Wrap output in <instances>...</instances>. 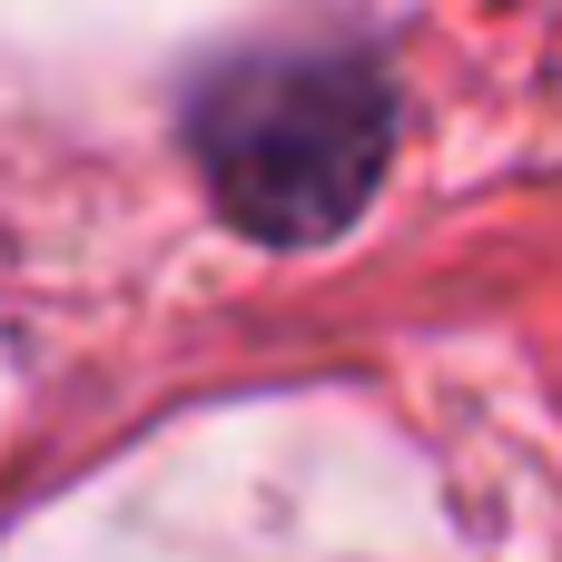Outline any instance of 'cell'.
<instances>
[{
    "instance_id": "1",
    "label": "cell",
    "mask_w": 562,
    "mask_h": 562,
    "mask_svg": "<svg viewBox=\"0 0 562 562\" xmlns=\"http://www.w3.org/2000/svg\"><path fill=\"white\" fill-rule=\"evenodd\" d=\"M188 148L227 227L267 247H316L375 198L395 158V99L346 49H257L198 89Z\"/></svg>"
}]
</instances>
